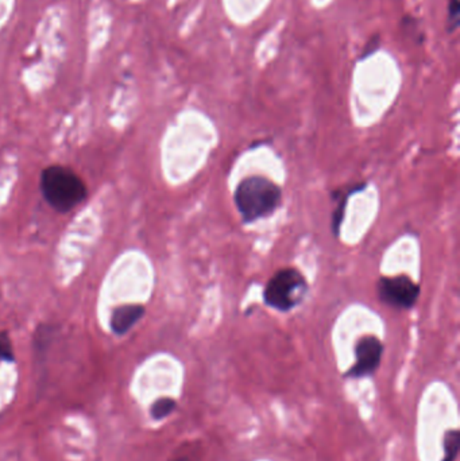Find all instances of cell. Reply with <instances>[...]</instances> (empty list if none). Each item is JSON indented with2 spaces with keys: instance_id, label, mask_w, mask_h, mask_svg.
<instances>
[{
  "instance_id": "obj_5",
  "label": "cell",
  "mask_w": 460,
  "mask_h": 461,
  "mask_svg": "<svg viewBox=\"0 0 460 461\" xmlns=\"http://www.w3.org/2000/svg\"><path fill=\"white\" fill-rule=\"evenodd\" d=\"M383 355V344L372 336H363L355 344V364L346 373V378L360 379L366 376L374 375L378 370Z\"/></svg>"
},
{
  "instance_id": "obj_9",
  "label": "cell",
  "mask_w": 460,
  "mask_h": 461,
  "mask_svg": "<svg viewBox=\"0 0 460 461\" xmlns=\"http://www.w3.org/2000/svg\"><path fill=\"white\" fill-rule=\"evenodd\" d=\"M176 406H177V403L174 399L161 398L154 403L153 408H152V415H153L154 420H162L171 414L176 409Z\"/></svg>"
},
{
  "instance_id": "obj_1",
  "label": "cell",
  "mask_w": 460,
  "mask_h": 461,
  "mask_svg": "<svg viewBox=\"0 0 460 461\" xmlns=\"http://www.w3.org/2000/svg\"><path fill=\"white\" fill-rule=\"evenodd\" d=\"M234 203L244 224L272 216L282 203V190L263 175L242 180L234 193Z\"/></svg>"
},
{
  "instance_id": "obj_3",
  "label": "cell",
  "mask_w": 460,
  "mask_h": 461,
  "mask_svg": "<svg viewBox=\"0 0 460 461\" xmlns=\"http://www.w3.org/2000/svg\"><path fill=\"white\" fill-rule=\"evenodd\" d=\"M309 286L303 273L287 267L274 274L263 290V302L274 310L287 313L298 307L307 297Z\"/></svg>"
},
{
  "instance_id": "obj_6",
  "label": "cell",
  "mask_w": 460,
  "mask_h": 461,
  "mask_svg": "<svg viewBox=\"0 0 460 461\" xmlns=\"http://www.w3.org/2000/svg\"><path fill=\"white\" fill-rule=\"evenodd\" d=\"M364 188H366V182H360V184L350 185L347 188L336 189L331 193L332 200L336 203V208L334 209V212L331 215V229L336 238L341 235V227L344 220V216H346V208H347L348 199L353 194L364 190Z\"/></svg>"
},
{
  "instance_id": "obj_13",
  "label": "cell",
  "mask_w": 460,
  "mask_h": 461,
  "mask_svg": "<svg viewBox=\"0 0 460 461\" xmlns=\"http://www.w3.org/2000/svg\"><path fill=\"white\" fill-rule=\"evenodd\" d=\"M173 461H192L189 457H185V456H183V457H178V459H176V460Z\"/></svg>"
},
{
  "instance_id": "obj_4",
  "label": "cell",
  "mask_w": 460,
  "mask_h": 461,
  "mask_svg": "<svg viewBox=\"0 0 460 461\" xmlns=\"http://www.w3.org/2000/svg\"><path fill=\"white\" fill-rule=\"evenodd\" d=\"M379 300L400 310H408L416 305L420 295V285L408 275L382 276L376 283Z\"/></svg>"
},
{
  "instance_id": "obj_11",
  "label": "cell",
  "mask_w": 460,
  "mask_h": 461,
  "mask_svg": "<svg viewBox=\"0 0 460 461\" xmlns=\"http://www.w3.org/2000/svg\"><path fill=\"white\" fill-rule=\"evenodd\" d=\"M1 361H14L13 344L8 335L3 330H0V363Z\"/></svg>"
},
{
  "instance_id": "obj_10",
  "label": "cell",
  "mask_w": 460,
  "mask_h": 461,
  "mask_svg": "<svg viewBox=\"0 0 460 461\" xmlns=\"http://www.w3.org/2000/svg\"><path fill=\"white\" fill-rule=\"evenodd\" d=\"M459 0H448L447 7V32L452 34L459 26Z\"/></svg>"
},
{
  "instance_id": "obj_7",
  "label": "cell",
  "mask_w": 460,
  "mask_h": 461,
  "mask_svg": "<svg viewBox=\"0 0 460 461\" xmlns=\"http://www.w3.org/2000/svg\"><path fill=\"white\" fill-rule=\"evenodd\" d=\"M145 314V307L142 305H123L112 312L111 329L117 335L127 333Z\"/></svg>"
},
{
  "instance_id": "obj_12",
  "label": "cell",
  "mask_w": 460,
  "mask_h": 461,
  "mask_svg": "<svg viewBox=\"0 0 460 461\" xmlns=\"http://www.w3.org/2000/svg\"><path fill=\"white\" fill-rule=\"evenodd\" d=\"M379 46H381V36H379V34H374L366 42V45H364V48L362 51L360 58L370 57L372 54H374L375 51L379 49Z\"/></svg>"
},
{
  "instance_id": "obj_2",
  "label": "cell",
  "mask_w": 460,
  "mask_h": 461,
  "mask_svg": "<svg viewBox=\"0 0 460 461\" xmlns=\"http://www.w3.org/2000/svg\"><path fill=\"white\" fill-rule=\"evenodd\" d=\"M41 190L53 209L67 213L81 204L86 197L83 180L65 166L54 165L42 171Z\"/></svg>"
},
{
  "instance_id": "obj_8",
  "label": "cell",
  "mask_w": 460,
  "mask_h": 461,
  "mask_svg": "<svg viewBox=\"0 0 460 461\" xmlns=\"http://www.w3.org/2000/svg\"><path fill=\"white\" fill-rule=\"evenodd\" d=\"M460 433L459 430H448L444 436V457L443 461H455L459 452Z\"/></svg>"
}]
</instances>
